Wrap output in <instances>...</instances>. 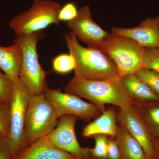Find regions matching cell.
Masks as SVG:
<instances>
[{
    "label": "cell",
    "mask_w": 159,
    "mask_h": 159,
    "mask_svg": "<svg viewBox=\"0 0 159 159\" xmlns=\"http://www.w3.org/2000/svg\"><path fill=\"white\" fill-rule=\"evenodd\" d=\"M65 39L70 54L75 60V77L89 80L120 78L116 66L102 51L83 47L72 31L66 34Z\"/></svg>",
    "instance_id": "cell-1"
},
{
    "label": "cell",
    "mask_w": 159,
    "mask_h": 159,
    "mask_svg": "<svg viewBox=\"0 0 159 159\" xmlns=\"http://www.w3.org/2000/svg\"><path fill=\"white\" fill-rule=\"evenodd\" d=\"M66 93L76 95L100 107L111 104L119 109L128 108L133 101L121 84L120 78L104 80H89L74 77L66 85Z\"/></svg>",
    "instance_id": "cell-2"
},
{
    "label": "cell",
    "mask_w": 159,
    "mask_h": 159,
    "mask_svg": "<svg viewBox=\"0 0 159 159\" xmlns=\"http://www.w3.org/2000/svg\"><path fill=\"white\" fill-rule=\"evenodd\" d=\"M44 37L42 31L17 35L14 43L22 51V61L19 77L31 96L43 93L48 88L46 75L39 61L38 43Z\"/></svg>",
    "instance_id": "cell-3"
},
{
    "label": "cell",
    "mask_w": 159,
    "mask_h": 159,
    "mask_svg": "<svg viewBox=\"0 0 159 159\" xmlns=\"http://www.w3.org/2000/svg\"><path fill=\"white\" fill-rule=\"evenodd\" d=\"M97 48L112 60L120 77L142 68L145 48L130 38L109 33Z\"/></svg>",
    "instance_id": "cell-4"
},
{
    "label": "cell",
    "mask_w": 159,
    "mask_h": 159,
    "mask_svg": "<svg viewBox=\"0 0 159 159\" xmlns=\"http://www.w3.org/2000/svg\"><path fill=\"white\" fill-rule=\"evenodd\" d=\"M62 6L52 0H34L28 10L15 16L9 22L16 35L42 31L52 24L58 26V13Z\"/></svg>",
    "instance_id": "cell-5"
},
{
    "label": "cell",
    "mask_w": 159,
    "mask_h": 159,
    "mask_svg": "<svg viewBox=\"0 0 159 159\" xmlns=\"http://www.w3.org/2000/svg\"><path fill=\"white\" fill-rule=\"evenodd\" d=\"M58 119L54 107L43 94L31 96L24 132L26 148L48 135L57 126Z\"/></svg>",
    "instance_id": "cell-6"
},
{
    "label": "cell",
    "mask_w": 159,
    "mask_h": 159,
    "mask_svg": "<svg viewBox=\"0 0 159 159\" xmlns=\"http://www.w3.org/2000/svg\"><path fill=\"white\" fill-rule=\"evenodd\" d=\"M31 96L19 77H16L13 95L10 102V126L7 137L13 156L26 148L24 132Z\"/></svg>",
    "instance_id": "cell-7"
},
{
    "label": "cell",
    "mask_w": 159,
    "mask_h": 159,
    "mask_svg": "<svg viewBox=\"0 0 159 159\" xmlns=\"http://www.w3.org/2000/svg\"><path fill=\"white\" fill-rule=\"evenodd\" d=\"M43 94L53 106L58 119L72 115L88 122L99 116L104 110V107L85 102L78 96L62 93L59 90L48 88Z\"/></svg>",
    "instance_id": "cell-8"
},
{
    "label": "cell",
    "mask_w": 159,
    "mask_h": 159,
    "mask_svg": "<svg viewBox=\"0 0 159 159\" xmlns=\"http://www.w3.org/2000/svg\"><path fill=\"white\" fill-rule=\"evenodd\" d=\"M78 119L72 115L61 117L56 127L48 136L61 150L71 154L77 159H89L91 156V148L81 147L75 134V125Z\"/></svg>",
    "instance_id": "cell-9"
},
{
    "label": "cell",
    "mask_w": 159,
    "mask_h": 159,
    "mask_svg": "<svg viewBox=\"0 0 159 159\" xmlns=\"http://www.w3.org/2000/svg\"><path fill=\"white\" fill-rule=\"evenodd\" d=\"M117 122L135 138L141 145L148 159H155L157 153L152 134L136 107L119 109L117 113Z\"/></svg>",
    "instance_id": "cell-10"
},
{
    "label": "cell",
    "mask_w": 159,
    "mask_h": 159,
    "mask_svg": "<svg viewBox=\"0 0 159 159\" xmlns=\"http://www.w3.org/2000/svg\"><path fill=\"white\" fill-rule=\"evenodd\" d=\"M67 26L75 34L77 39L89 48H97L109 34L94 21L90 8L88 5L80 8L77 16L67 22Z\"/></svg>",
    "instance_id": "cell-11"
},
{
    "label": "cell",
    "mask_w": 159,
    "mask_h": 159,
    "mask_svg": "<svg viewBox=\"0 0 159 159\" xmlns=\"http://www.w3.org/2000/svg\"><path fill=\"white\" fill-rule=\"evenodd\" d=\"M111 33L132 39L145 48H159V16L147 18L131 28L113 27Z\"/></svg>",
    "instance_id": "cell-12"
},
{
    "label": "cell",
    "mask_w": 159,
    "mask_h": 159,
    "mask_svg": "<svg viewBox=\"0 0 159 159\" xmlns=\"http://www.w3.org/2000/svg\"><path fill=\"white\" fill-rule=\"evenodd\" d=\"M13 159H77L57 148L48 136L39 139L13 157Z\"/></svg>",
    "instance_id": "cell-13"
},
{
    "label": "cell",
    "mask_w": 159,
    "mask_h": 159,
    "mask_svg": "<svg viewBox=\"0 0 159 159\" xmlns=\"http://www.w3.org/2000/svg\"><path fill=\"white\" fill-rule=\"evenodd\" d=\"M121 84L128 97L134 102H159V96L135 74L120 77Z\"/></svg>",
    "instance_id": "cell-14"
},
{
    "label": "cell",
    "mask_w": 159,
    "mask_h": 159,
    "mask_svg": "<svg viewBox=\"0 0 159 159\" xmlns=\"http://www.w3.org/2000/svg\"><path fill=\"white\" fill-rule=\"evenodd\" d=\"M117 122V113L113 109L104 110L100 116L85 126L83 135L89 138L103 134L115 138L118 125Z\"/></svg>",
    "instance_id": "cell-15"
},
{
    "label": "cell",
    "mask_w": 159,
    "mask_h": 159,
    "mask_svg": "<svg viewBox=\"0 0 159 159\" xmlns=\"http://www.w3.org/2000/svg\"><path fill=\"white\" fill-rule=\"evenodd\" d=\"M114 138L119 146L122 159H148L140 143L121 125H118Z\"/></svg>",
    "instance_id": "cell-16"
},
{
    "label": "cell",
    "mask_w": 159,
    "mask_h": 159,
    "mask_svg": "<svg viewBox=\"0 0 159 159\" xmlns=\"http://www.w3.org/2000/svg\"><path fill=\"white\" fill-rule=\"evenodd\" d=\"M21 61V50L17 44L0 46V70L5 74L14 79L19 77Z\"/></svg>",
    "instance_id": "cell-17"
},
{
    "label": "cell",
    "mask_w": 159,
    "mask_h": 159,
    "mask_svg": "<svg viewBox=\"0 0 159 159\" xmlns=\"http://www.w3.org/2000/svg\"><path fill=\"white\" fill-rule=\"evenodd\" d=\"M133 104L139 111L152 134L159 136V102H133Z\"/></svg>",
    "instance_id": "cell-18"
},
{
    "label": "cell",
    "mask_w": 159,
    "mask_h": 159,
    "mask_svg": "<svg viewBox=\"0 0 159 159\" xmlns=\"http://www.w3.org/2000/svg\"><path fill=\"white\" fill-rule=\"evenodd\" d=\"M76 63L70 54H63L56 56L52 61L53 70L59 74H66L75 69Z\"/></svg>",
    "instance_id": "cell-19"
},
{
    "label": "cell",
    "mask_w": 159,
    "mask_h": 159,
    "mask_svg": "<svg viewBox=\"0 0 159 159\" xmlns=\"http://www.w3.org/2000/svg\"><path fill=\"white\" fill-rule=\"evenodd\" d=\"M15 79L0 70V101L10 103L14 91Z\"/></svg>",
    "instance_id": "cell-20"
},
{
    "label": "cell",
    "mask_w": 159,
    "mask_h": 159,
    "mask_svg": "<svg viewBox=\"0 0 159 159\" xmlns=\"http://www.w3.org/2000/svg\"><path fill=\"white\" fill-rule=\"evenodd\" d=\"M135 74L139 79L146 84L159 96V73L142 68Z\"/></svg>",
    "instance_id": "cell-21"
},
{
    "label": "cell",
    "mask_w": 159,
    "mask_h": 159,
    "mask_svg": "<svg viewBox=\"0 0 159 159\" xmlns=\"http://www.w3.org/2000/svg\"><path fill=\"white\" fill-rule=\"evenodd\" d=\"M142 68L159 73V48H145Z\"/></svg>",
    "instance_id": "cell-22"
},
{
    "label": "cell",
    "mask_w": 159,
    "mask_h": 159,
    "mask_svg": "<svg viewBox=\"0 0 159 159\" xmlns=\"http://www.w3.org/2000/svg\"><path fill=\"white\" fill-rule=\"evenodd\" d=\"M95 141L94 148H91V156L96 158L106 159L107 157V136L105 135L97 134L93 137Z\"/></svg>",
    "instance_id": "cell-23"
},
{
    "label": "cell",
    "mask_w": 159,
    "mask_h": 159,
    "mask_svg": "<svg viewBox=\"0 0 159 159\" xmlns=\"http://www.w3.org/2000/svg\"><path fill=\"white\" fill-rule=\"evenodd\" d=\"M10 126V103L0 101V132L3 137H8Z\"/></svg>",
    "instance_id": "cell-24"
},
{
    "label": "cell",
    "mask_w": 159,
    "mask_h": 159,
    "mask_svg": "<svg viewBox=\"0 0 159 159\" xmlns=\"http://www.w3.org/2000/svg\"><path fill=\"white\" fill-rule=\"evenodd\" d=\"M78 10L77 6L73 2L66 3L63 6H62L59 13H58V20L59 21H67L74 19L77 16L78 14Z\"/></svg>",
    "instance_id": "cell-25"
},
{
    "label": "cell",
    "mask_w": 159,
    "mask_h": 159,
    "mask_svg": "<svg viewBox=\"0 0 159 159\" xmlns=\"http://www.w3.org/2000/svg\"><path fill=\"white\" fill-rule=\"evenodd\" d=\"M107 157L109 159H122L119 146L112 137L107 139Z\"/></svg>",
    "instance_id": "cell-26"
},
{
    "label": "cell",
    "mask_w": 159,
    "mask_h": 159,
    "mask_svg": "<svg viewBox=\"0 0 159 159\" xmlns=\"http://www.w3.org/2000/svg\"><path fill=\"white\" fill-rule=\"evenodd\" d=\"M7 137L0 140V159H13Z\"/></svg>",
    "instance_id": "cell-27"
},
{
    "label": "cell",
    "mask_w": 159,
    "mask_h": 159,
    "mask_svg": "<svg viewBox=\"0 0 159 159\" xmlns=\"http://www.w3.org/2000/svg\"><path fill=\"white\" fill-rule=\"evenodd\" d=\"M2 137H3V136L2 135V134H1V132H0V140H1V139H2Z\"/></svg>",
    "instance_id": "cell-28"
},
{
    "label": "cell",
    "mask_w": 159,
    "mask_h": 159,
    "mask_svg": "<svg viewBox=\"0 0 159 159\" xmlns=\"http://www.w3.org/2000/svg\"><path fill=\"white\" fill-rule=\"evenodd\" d=\"M158 153L159 155V143L158 144Z\"/></svg>",
    "instance_id": "cell-29"
}]
</instances>
